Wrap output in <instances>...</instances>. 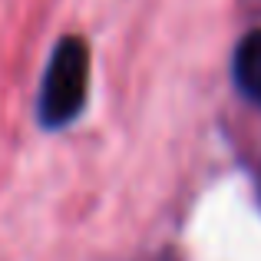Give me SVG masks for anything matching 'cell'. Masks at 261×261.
Masks as SVG:
<instances>
[{
    "instance_id": "1",
    "label": "cell",
    "mask_w": 261,
    "mask_h": 261,
    "mask_svg": "<svg viewBox=\"0 0 261 261\" xmlns=\"http://www.w3.org/2000/svg\"><path fill=\"white\" fill-rule=\"evenodd\" d=\"M89 89V50L83 37H63L46 63V76L40 86V122L46 129H60L76 119Z\"/></svg>"
},
{
    "instance_id": "2",
    "label": "cell",
    "mask_w": 261,
    "mask_h": 261,
    "mask_svg": "<svg viewBox=\"0 0 261 261\" xmlns=\"http://www.w3.org/2000/svg\"><path fill=\"white\" fill-rule=\"evenodd\" d=\"M231 73H235L238 89H242L251 102L261 106V30H251L248 37L238 43L235 60H231Z\"/></svg>"
},
{
    "instance_id": "3",
    "label": "cell",
    "mask_w": 261,
    "mask_h": 261,
    "mask_svg": "<svg viewBox=\"0 0 261 261\" xmlns=\"http://www.w3.org/2000/svg\"><path fill=\"white\" fill-rule=\"evenodd\" d=\"M258 198H261V178H258Z\"/></svg>"
}]
</instances>
